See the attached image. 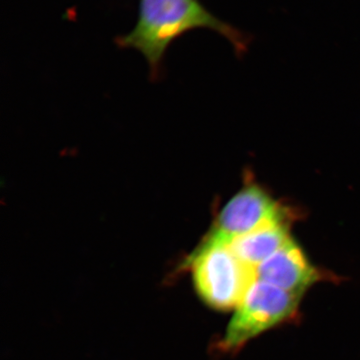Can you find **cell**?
<instances>
[{
	"mask_svg": "<svg viewBox=\"0 0 360 360\" xmlns=\"http://www.w3.org/2000/svg\"><path fill=\"white\" fill-rule=\"evenodd\" d=\"M198 28L214 30L238 51L245 47L243 33L210 13L200 0H141L134 30L116 37L115 44L141 52L153 77H158L170 45Z\"/></svg>",
	"mask_w": 360,
	"mask_h": 360,
	"instance_id": "1",
	"label": "cell"
},
{
	"mask_svg": "<svg viewBox=\"0 0 360 360\" xmlns=\"http://www.w3.org/2000/svg\"><path fill=\"white\" fill-rule=\"evenodd\" d=\"M201 300L217 310L236 309L257 281L255 269L238 259L229 243L203 238L187 257Z\"/></svg>",
	"mask_w": 360,
	"mask_h": 360,
	"instance_id": "2",
	"label": "cell"
},
{
	"mask_svg": "<svg viewBox=\"0 0 360 360\" xmlns=\"http://www.w3.org/2000/svg\"><path fill=\"white\" fill-rule=\"evenodd\" d=\"M300 296L264 281H255L232 317L220 345L234 352L264 331L293 319Z\"/></svg>",
	"mask_w": 360,
	"mask_h": 360,
	"instance_id": "3",
	"label": "cell"
},
{
	"mask_svg": "<svg viewBox=\"0 0 360 360\" xmlns=\"http://www.w3.org/2000/svg\"><path fill=\"white\" fill-rule=\"evenodd\" d=\"M257 281L271 284L302 297L310 286L322 278L321 272L291 239L276 255L255 270Z\"/></svg>",
	"mask_w": 360,
	"mask_h": 360,
	"instance_id": "5",
	"label": "cell"
},
{
	"mask_svg": "<svg viewBox=\"0 0 360 360\" xmlns=\"http://www.w3.org/2000/svg\"><path fill=\"white\" fill-rule=\"evenodd\" d=\"M291 239L288 224L279 222L265 225L234 239L229 245L243 264L255 270Z\"/></svg>",
	"mask_w": 360,
	"mask_h": 360,
	"instance_id": "6",
	"label": "cell"
},
{
	"mask_svg": "<svg viewBox=\"0 0 360 360\" xmlns=\"http://www.w3.org/2000/svg\"><path fill=\"white\" fill-rule=\"evenodd\" d=\"M279 222H285L283 208L262 187L250 184L222 207L205 238L229 245L260 227Z\"/></svg>",
	"mask_w": 360,
	"mask_h": 360,
	"instance_id": "4",
	"label": "cell"
}]
</instances>
